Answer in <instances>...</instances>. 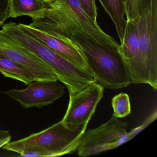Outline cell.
Here are the masks:
<instances>
[{"instance_id": "4fadbf2b", "label": "cell", "mask_w": 157, "mask_h": 157, "mask_svg": "<svg viewBox=\"0 0 157 157\" xmlns=\"http://www.w3.org/2000/svg\"><path fill=\"white\" fill-rule=\"evenodd\" d=\"M0 72L4 77L21 82L25 85L36 81L30 71L1 54H0Z\"/></svg>"}, {"instance_id": "e0dca14e", "label": "cell", "mask_w": 157, "mask_h": 157, "mask_svg": "<svg viewBox=\"0 0 157 157\" xmlns=\"http://www.w3.org/2000/svg\"><path fill=\"white\" fill-rule=\"evenodd\" d=\"M157 117V109H155L152 113L146 118V120L143 122L139 126L137 127L132 129L130 132H128V140H130L135 137L136 135L139 134L141 131L144 130L153 121L156 120Z\"/></svg>"}, {"instance_id": "7c38bea8", "label": "cell", "mask_w": 157, "mask_h": 157, "mask_svg": "<svg viewBox=\"0 0 157 157\" xmlns=\"http://www.w3.org/2000/svg\"><path fill=\"white\" fill-rule=\"evenodd\" d=\"M47 2L43 0H10V18L27 16L33 20L43 16Z\"/></svg>"}, {"instance_id": "6da1fadb", "label": "cell", "mask_w": 157, "mask_h": 157, "mask_svg": "<svg viewBox=\"0 0 157 157\" xmlns=\"http://www.w3.org/2000/svg\"><path fill=\"white\" fill-rule=\"evenodd\" d=\"M47 4L43 16L33 20L30 25L50 34L79 32L103 46L119 50L120 45L92 20L79 0H50Z\"/></svg>"}, {"instance_id": "5b68a950", "label": "cell", "mask_w": 157, "mask_h": 157, "mask_svg": "<svg viewBox=\"0 0 157 157\" xmlns=\"http://www.w3.org/2000/svg\"><path fill=\"white\" fill-rule=\"evenodd\" d=\"M138 36L145 84L157 88V0H141L131 21Z\"/></svg>"}, {"instance_id": "8fae6325", "label": "cell", "mask_w": 157, "mask_h": 157, "mask_svg": "<svg viewBox=\"0 0 157 157\" xmlns=\"http://www.w3.org/2000/svg\"><path fill=\"white\" fill-rule=\"evenodd\" d=\"M119 51L129 70L132 83H145L138 36L135 25L129 20H126Z\"/></svg>"}, {"instance_id": "277c9868", "label": "cell", "mask_w": 157, "mask_h": 157, "mask_svg": "<svg viewBox=\"0 0 157 157\" xmlns=\"http://www.w3.org/2000/svg\"><path fill=\"white\" fill-rule=\"evenodd\" d=\"M88 123L70 128L61 120L24 138L10 141L2 148L23 157H59L70 154L78 150Z\"/></svg>"}, {"instance_id": "9a60e30c", "label": "cell", "mask_w": 157, "mask_h": 157, "mask_svg": "<svg viewBox=\"0 0 157 157\" xmlns=\"http://www.w3.org/2000/svg\"><path fill=\"white\" fill-rule=\"evenodd\" d=\"M113 114L117 118L126 117L131 113V109L129 96L127 94L120 93L112 100Z\"/></svg>"}, {"instance_id": "d6986e66", "label": "cell", "mask_w": 157, "mask_h": 157, "mask_svg": "<svg viewBox=\"0 0 157 157\" xmlns=\"http://www.w3.org/2000/svg\"><path fill=\"white\" fill-rule=\"evenodd\" d=\"M10 0H0V26L10 18Z\"/></svg>"}, {"instance_id": "3957f363", "label": "cell", "mask_w": 157, "mask_h": 157, "mask_svg": "<svg viewBox=\"0 0 157 157\" xmlns=\"http://www.w3.org/2000/svg\"><path fill=\"white\" fill-rule=\"evenodd\" d=\"M2 30L6 35L31 51L48 66L56 74L58 80L66 85L69 95H74L90 83L96 82L89 71L79 67L25 33L18 27L16 23L11 22L3 25Z\"/></svg>"}, {"instance_id": "5bb4252c", "label": "cell", "mask_w": 157, "mask_h": 157, "mask_svg": "<svg viewBox=\"0 0 157 157\" xmlns=\"http://www.w3.org/2000/svg\"><path fill=\"white\" fill-rule=\"evenodd\" d=\"M115 26L120 43L123 42L126 19L124 0H99Z\"/></svg>"}, {"instance_id": "2e32d148", "label": "cell", "mask_w": 157, "mask_h": 157, "mask_svg": "<svg viewBox=\"0 0 157 157\" xmlns=\"http://www.w3.org/2000/svg\"><path fill=\"white\" fill-rule=\"evenodd\" d=\"M141 0H124L125 13L126 20L132 21L137 16Z\"/></svg>"}, {"instance_id": "ac0fdd59", "label": "cell", "mask_w": 157, "mask_h": 157, "mask_svg": "<svg viewBox=\"0 0 157 157\" xmlns=\"http://www.w3.org/2000/svg\"><path fill=\"white\" fill-rule=\"evenodd\" d=\"M79 1L92 20L97 22V9L95 0H79Z\"/></svg>"}, {"instance_id": "30bf717a", "label": "cell", "mask_w": 157, "mask_h": 157, "mask_svg": "<svg viewBox=\"0 0 157 157\" xmlns=\"http://www.w3.org/2000/svg\"><path fill=\"white\" fill-rule=\"evenodd\" d=\"M18 26L22 31L48 47L68 59L79 67L90 71L87 59L83 52L69 39L57 37L30 25L20 23L18 24Z\"/></svg>"}, {"instance_id": "52a82bcc", "label": "cell", "mask_w": 157, "mask_h": 157, "mask_svg": "<svg viewBox=\"0 0 157 157\" xmlns=\"http://www.w3.org/2000/svg\"><path fill=\"white\" fill-rule=\"evenodd\" d=\"M104 87L100 83H90L83 90L69 95L67 112L62 119L64 124L76 128L89 122L103 97Z\"/></svg>"}, {"instance_id": "8992f818", "label": "cell", "mask_w": 157, "mask_h": 157, "mask_svg": "<svg viewBox=\"0 0 157 157\" xmlns=\"http://www.w3.org/2000/svg\"><path fill=\"white\" fill-rule=\"evenodd\" d=\"M127 122L113 115L100 126L85 131L78 148V155L86 157L115 148L129 141Z\"/></svg>"}, {"instance_id": "44dd1931", "label": "cell", "mask_w": 157, "mask_h": 157, "mask_svg": "<svg viewBox=\"0 0 157 157\" xmlns=\"http://www.w3.org/2000/svg\"><path fill=\"white\" fill-rule=\"evenodd\" d=\"M43 1H44L48 2L49 1H50V0H43Z\"/></svg>"}, {"instance_id": "9c48e42d", "label": "cell", "mask_w": 157, "mask_h": 157, "mask_svg": "<svg viewBox=\"0 0 157 157\" xmlns=\"http://www.w3.org/2000/svg\"><path fill=\"white\" fill-rule=\"evenodd\" d=\"M0 54L24 67L36 81H56L54 71L34 54L16 43L0 30Z\"/></svg>"}, {"instance_id": "ba28073f", "label": "cell", "mask_w": 157, "mask_h": 157, "mask_svg": "<svg viewBox=\"0 0 157 157\" xmlns=\"http://www.w3.org/2000/svg\"><path fill=\"white\" fill-rule=\"evenodd\" d=\"M65 87L57 81H35L25 89H12L2 93L20 103L25 109L42 108L62 97Z\"/></svg>"}, {"instance_id": "ffe728a7", "label": "cell", "mask_w": 157, "mask_h": 157, "mask_svg": "<svg viewBox=\"0 0 157 157\" xmlns=\"http://www.w3.org/2000/svg\"><path fill=\"white\" fill-rule=\"evenodd\" d=\"M11 135L10 131L7 130L0 129V149L5 144L10 141Z\"/></svg>"}, {"instance_id": "7a4b0ae2", "label": "cell", "mask_w": 157, "mask_h": 157, "mask_svg": "<svg viewBox=\"0 0 157 157\" xmlns=\"http://www.w3.org/2000/svg\"><path fill=\"white\" fill-rule=\"evenodd\" d=\"M53 35L67 38L81 49L87 59L90 72L104 88L117 90L132 83L129 70L119 50L103 46L79 32Z\"/></svg>"}]
</instances>
